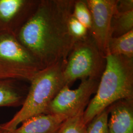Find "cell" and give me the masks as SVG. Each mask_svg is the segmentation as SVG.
<instances>
[{
	"label": "cell",
	"mask_w": 133,
	"mask_h": 133,
	"mask_svg": "<svg viewBox=\"0 0 133 133\" xmlns=\"http://www.w3.org/2000/svg\"><path fill=\"white\" fill-rule=\"evenodd\" d=\"M72 14L79 22L89 30L92 23V18L86 0L75 1Z\"/></svg>",
	"instance_id": "obj_16"
},
{
	"label": "cell",
	"mask_w": 133,
	"mask_h": 133,
	"mask_svg": "<svg viewBox=\"0 0 133 133\" xmlns=\"http://www.w3.org/2000/svg\"><path fill=\"white\" fill-rule=\"evenodd\" d=\"M108 108L97 114L87 125L86 133H109Z\"/></svg>",
	"instance_id": "obj_15"
},
{
	"label": "cell",
	"mask_w": 133,
	"mask_h": 133,
	"mask_svg": "<svg viewBox=\"0 0 133 133\" xmlns=\"http://www.w3.org/2000/svg\"><path fill=\"white\" fill-rule=\"evenodd\" d=\"M105 59L95 95L83 114L86 125L114 102L133 99V58L107 54Z\"/></svg>",
	"instance_id": "obj_2"
},
{
	"label": "cell",
	"mask_w": 133,
	"mask_h": 133,
	"mask_svg": "<svg viewBox=\"0 0 133 133\" xmlns=\"http://www.w3.org/2000/svg\"><path fill=\"white\" fill-rule=\"evenodd\" d=\"M133 30V10L125 12L115 11L111 20V38L122 36Z\"/></svg>",
	"instance_id": "obj_12"
},
{
	"label": "cell",
	"mask_w": 133,
	"mask_h": 133,
	"mask_svg": "<svg viewBox=\"0 0 133 133\" xmlns=\"http://www.w3.org/2000/svg\"><path fill=\"white\" fill-rule=\"evenodd\" d=\"M107 54L133 58V30L109 40Z\"/></svg>",
	"instance_id": "obj_11"
},
{
	"label": "cell",
	"mask_w": 133,
	"mask_h": 133,
	"mask_svg": "<svg viewBox=\"0 0 133 133\" xmlns=\"http://www.w3.org/2000/svg\"><path fill=\"white\" fill-rule=\"evenodd\" d=\"M0 65L33 76L43 69L14 33L8 30L0 31Z\"/></svg>",
	"instance_id": "obj_6"
},
{
	"label": "cell",
	"mask_w": 133,
	"mask_h": 133,
	"mask_svg": "<svg viewBox=\"0 0 133 133\" xmlns=\"http://www.w3.org/2000/svg\"><path fill=\"white\" fill-rule=\"evenodd\" d=\"M65 65L64 62L58 63L34 76L21 109L9 121L0 124L1 130L5 132L14 130L26 119L46 114L49 105L66 85L63 75Z\"/></svg>",
	"instance_id": "obj_3"
},
{
	"label": "cell",
	"mask_w": 133,
	"mask_h": 133,
	"mask_svg": "<svg viewBox=\"0 0 133 133\" xmlns=\"http://www.w3.org/2000/svg\"><path fill=\"white\" fill-rule=\"evenodd\" d=\"M26 97V95L8 80L0 81V107L22 105Z\"/></svg>",
	"instance_id": "obj_10"
},
{
	"label": "cell",
	"mask_w": 133,
	"mask_h": 133,
	"mask_svg": "<svg viewBox=\"0 0 133 133\" xmlns=\"http://www.w3.org/2000/svg\"><path fill=\"white\" fill-rule=\"evenodd\" d=\"M99 81L92 78L81 79L76 89L64 86L49 105L45 114H61L69 118L84 112L91 96L96 92Z\"/></svg>",
	"instance_id": "obj_5"
},
{
	"label": "cell",
	"mask_w": 133,
	"mask_h": 133,
	"mask_svg": "<svg viewBox=\"0 0 133 133\" xmlns=\"http://www.w3.org/2000/svg\"><path fill=\"white\" fill-rule=\"evenodd\" d=\"M30 3V1L25 0H0V21L9 22Z\"/></svg>",
	"instance_id": "obj_13"
},
{
	"label": "cell",
	"mask_w": 133,
	"mask_h": 133,
	"mask_svg": "<svg viewBox=\"0 0 133 133\" xmlns=\"http://www.w3.org/2000/svg\"><path fill=\"white\" fill-rule=\"evenodd\" d=\"M118 0H86L92 23L89 32L100 51L106 57L111 38V24Z\"/></svg>",
	"instance_id": "obj_7"
},
{
	"label": "cell",
	"mask_w": 133,
	"mask_h": 133,
	"mask_svg": "<svg viewBox=\"0 0 133 133\" xmlns=\"http://www.w3.org/2000/svg\"><path fill=\"white\" fill-rule=\"evenodd\" d=\"M133 10V0H118L116 12H125Z\"/></svg>",
	"instance_id": "obj_19"
},
{
	"label": "cell",
	"mask_w": 133,
	"mask_h": 133,
	"mask_svg": "<svg viewBox=\"0 0 133 133\" xmlns=\"http://www.w3.org/2000/svg\"><path fill=\"white\" fill-rule=\"evenodd\" d=\"M68 28L71 37L76 42L85 38L89 34V30L71 14L68 22Z\"/></svg>",
	"instance_id": "obj_17"
},
{
	"label": "cell",
	"mask_w": 133,
	"mask_h": 133,
	"mask_svg": "<svg viewBox=\"0 0 133 133\" xmlns=\"http://www.w3.org/2000/svg\"><path fill=\"white\" fill-rule=\"evenodd\" d=\"M0 133H5V132L0 129Z\"/></svg>",
	"instance_id": "obj_20"
},
{
	"label": "cell",
	"mask_w": 133,
	"mask_h": 133,
	"mask_svg": "<svg viewBox=\"0 0 133 133\" xmlns=\"http://www.w3.org/2000/svg\"><path fill=\"white\" fill-rule=\"evenodd\" d=\"M106 59L90 34L74 44L64 66L63 75L66 85L77 79H100L105 70Z\"/></svg>",
	"instance_id": "obj_4"
},
{
	"label": "cell",
	"mask_w": 133,
	"mask_h": 133,
	"mask_svg": "<svg viewBox=\"0 0 133 133\" xmlns=\"http://www.w3.org/2000/svg\"><path fill=\"white\" fill-rule=\"evenodd\" d=\"M68 117L61 114H42L25 120L20 126L5 133H57Z\"/></svg>",
	"instance_id": "obj_9"
},
{
	"label": "cell",
	"mask_w": 133,
	"mask_h": 133,
	"mask_svg": "<svg viewBox=\"0 0 133 133\" xmlns=\"http://www.w3.org/2000/svg\"><path fill=\"white\" fill-rule=\"evenodd\" d=\"M34 76L0 65V81L15 79L31 81Z\"/></svg>",
	"instance_id": "obj_18"
},
{
	"label": "cell",
	"mask_w": 133,
	"mask_h": 133,
	"mask_svg": "<svg viewBox=\"0 0 133 133\" xmlns=\"http://www.w3.org/2000/svg\"><path fill=\"white\" fill-rule=\"evenodd\" d=\"M108 109L109 133H133V99L116 101Z\"/></svg>",
	"instance_id": "obj_8"
},
{
	"label": "cell",
	"mask_w": 133,
	"mask_h": 133,
	"mask_svg": "<svg viewBox=\"0 0 133 133\" xmlns=\"http://www.w3.org/2000/svg\"><path fill=\"white\" fill-rule=\"evenodd\" d=\"M74 0H44L19 30V42L43 69L66 63L74 44L68 28Z\"/></svg>",
	"instance_id": "obj_1"
},
{
	"label": "cell",
	"mask_w": 133,
	"mask_h": 133,
	"mask_svg": "<svg viewBox=\"0 0 133 133\" xmlns=\"http://www.w3.org/2000/svg\"><path fill=\"white\" fill-rule=\"evenodd\" d=\"M83 112L68 118L57 133H86L87 125L83 119Z\"/></svg>",
	"instance_id": "obj_14"
}]
</instances>
